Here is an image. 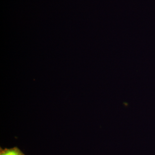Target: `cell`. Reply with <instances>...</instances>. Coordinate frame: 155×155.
<instances>
[{
    "label": "cell",
    "mask_w": 155,
    "mask_h": 155,
    "mask_svg": "<svg viewBox=\"0 0 155 155\" xmlns=\"http://www.w3.org/2000/svg\"><path fill=\"white\" fill-rule=\"evenodd\" d=\"M0 155H25L17 147L11 148L3 149L0 148Z\"/></svg>",
    "instance_id": "cell-1"
}]
</instances>
